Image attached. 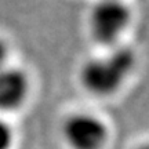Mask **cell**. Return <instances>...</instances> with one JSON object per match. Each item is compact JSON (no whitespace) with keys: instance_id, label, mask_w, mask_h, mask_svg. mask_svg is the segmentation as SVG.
Masks as SVG:
<instances>
[{"instance_id":"6da1fadb","label":"cell","mask_w":149,"mask_h":149,"mask_svg":"<svg viewBox=\"0 0 149 149\" xmlns=\"http://www.w3.org/2000/svg\"><path fill=\"white\" fill-rule=\"evenodd\" d=\"M135 65V54L128 47H113L108 54L88 59L80 70L81 84L98 97L116 93Z\"/></svg>"},{"instance_id":"7a4b0ae2","label":"cell","mask_w":149,"mask_h":149,"mask_svg":"<svg viewBox=\"0 0 149 149\" xmlns=\"http://www.w3.org/2000/svg\"><path fill=\"white\" fill-rule=\"evenodd\" d=\"M131 21V13L122 0H100L90 13V31L98 43L115 46Z\"/></svg>"},{"instance_id":"3957f363","label":"cell","mask_w":149,"mask_h":149,"mask_svg":"<svg viewBox=\"0 0 149 149\" xmlns=\"http://www.w3.org/2000/svg\"><path fill=\"white\" fill-rule=\"evenodd\" d=\"M62 130L72 149H101L108 138L105 123L90 113H74L69 116Z\"/></svg>"},{"instance_id":"277c9868","label":"cell","mask_w":149,"mask_h":149,"mask_svg":"<svg viewBox=\"0 0 149 149\" xmlns=\"http://www.w3.org/2000/svg\"><path fill=\"white\" fill-rule=\"evenodd\" d=\"M29 93V80L19 69H0V111L8 112L19 108Z\"/></svg>"},{"instance_id":"5b68a950","label":"cell","mask_w":149,"mask_h":149,"mask_svg":"<svg viewBox=\"0 0 149 149\" xmlns=\"http://www.w3.org/2000/svg\"><path fill=\"white\" fill-rule=\"evenodd\" d=\"M14 142V134L13 128L8 126V123L0 119V149H11Z\"/></svg>"},{"instance_id":"8992f818","label":"cell","mask_w":149,"mask_h":149,"mask_svg":"<svg viewBox=\"0 0 149 149\" xmlns=\"http://www.w3.org/2000/svg\"><path fill=\"white\" fill-rule=\"evenodd\" d=\"M7 55H8L7 46H6V43L3 42V40H0V69H3V68H4Z\"/></svg>"},{"instance_id":"52a82bcc","label":"cell","mask_w":149,"mask_h":149,"mask_svg":"<svg viewBox=\"0 0 149 149\" xmlns=\"http://www.w3.org/2000/svg\"><path fill=\"white\" fill-rule=\"evenodd\" d=\"M138 149H149V142L148 144H145V145H141Z\"/></svg>"}]
</instances>
